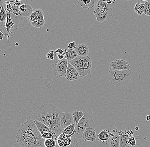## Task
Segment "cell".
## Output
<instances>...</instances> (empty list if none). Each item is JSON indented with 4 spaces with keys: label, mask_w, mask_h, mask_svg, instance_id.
I'll list each match as a JSON object with an SVG mask.
<instances>
[{
    "label": "cell",
    "mask_w": 150,
    "mask_h": 147,
    "mask_svg": "<svg viewBox=\"0 0 150 147\" xmlns=\"http://www.w3.org/2000/svg\"></svg>",
    "instance_id": "47"
},
{
    "label": "cell",
    "mask_w": 150,
    "mask_h": 147,
    "mask_svg": "<svg viewBox=\"0 0 150 147\" xmlns=\"http://www.w3.org/2000/svg\"><path fill=\"white\" fill-rule=\"evenodd\" d=\"M120 1H122V0H120Z\"/></svg>",
    "instance_id": "45"
},
{
    "label": "cell",
    "mask_w": 150,
    "mask_h": 147,
    "mask_svg": "<svg viewBox=\"0 0 150 147\" xmlns=\"http://www.w3.org/2000/svg\"><path fill=\"white\" fill-rule=\"evenodd\" d=\"M109 147H120V136L118 134H114L108 141Z\"/></svg>",
    "instance_id": "20"
},
{
    "label": "cell",
    "mask_w": 150,
    "mask_h": 147,
    "mask_svg": "<svg viewBox=\"0 0 150 147\" xmlns=\"http://www.w3.org/2000/svg\"><path fill=\"white\" fill-rule=\"evenodd\" d=\"M144 13L147 16H150V1H147L144 4Z\"/></svg>",
    "instance_id": "28"
},
{
    "label": "cell",
    "mask_w": 150,
    "mask_h": 147,
    "mask_svg": "<svg viewBox=\"0 0 150 147\" xmlns=\"http://www.w3.org/2000/svg\"><path fill=\"white\" fill-rule=\"evenodd\" d=\"M69 63L73 65L77 70L80 77H83L91 74V58L90 56H78L72 60L69 61Z\"/></svg>",
    "instance_id": "5"
},
{
    "label": "cell",
    "mask_w": 150,
    "mask_h": 147,
    "mask_svg": "<svg viewBox=\"0 0 150 147\" xmlns=\"http://www.w3.org/2000/svg\"><path fill=\"white\" fill-rule=\"evenodd\" d=\"M34 121L35 124L41 134L42 135V134L47 132H50L52 133L55 134L53 131H52L51 129L43 122H41L39 121L36 120H34Z\"/></svg>",
    "instance_id": "18"
},
{
    "label": "cell",
    "mask_w": 150,
    "mask_h": 147,
    "mask_svg": "<svg viewBox=\"0 0 150 147\" xmlns=\"http://www.w3.org/2000/svg\"><path fill=\"white\" fill-rule=\"evenodd\" d=\"M95 127V124L92 117L88 113L85 112L78 124H76L75 134L73 136L76 138H81L85 129L87 128H94Z\"/></svg>",
    "instance_id": "6"
},
{
    "label": "cell",
    "mask_w": 150,
    "mask_h": 147,
    "mask_svg": "<svg viewBox=\"0 0 150 147\" xmlns=\"http://www.w3.org/2000/svg\"><path fill=\"white\" fill-rule=\"evenodd\" d=\"M4 0H0V6H3Z\"/></svg>",
    "instance_id": "37"
},
{
    "label": "cell",
    "mask_w": 150,
    "mask_h": 147,
    "mask_svg": "<svg viewBox=\"0 0 150 147\" xmlns=\"http://www.w3.org/2000/svg\"><path fill=\"white\" fill-rule=\"evenodd\" d=\"M63 111L51 104L42 105L33 115L32 119L39 121L49 127L59 136L62 133L60 119Z\"/></svg>",
    "instance_id": "1"
},
{
    "label": "cell",
    "mask_w": 150,
    "mask_h": 147,
    "mask_svg": "<svg viewBox=\"0 0 150 147\" xmlns=\"http://www.w3.org/2000/svg\"><path fill=\"white\" fill-rule=\"evenodd\" d=\"M7 17V13L5 9L4 6H1V12H0V22L2 23H4L6 20Z\"/></svg>",
    "instance_id": "25"
},
{
    "label": "cell",
    "mask_w": 150,
    "mask_h": 147,
    "mask_svg": "<svg viewBox=\"0 0 150 147\" xmlns=\"http://www.w3.org/2000/svg\"><path fill=\"white\" fill-rule=\"evenodd\" d=\"M105 2L108 4L110 5L112 2V0H103Z\"/></svg>",
    "instance_id": "35"
},
{
    "label": "cell",
    "mask_w": 150,
    "mask_h": 147,
    "mask_svg": "<svg viewBox=\"0 0 150 147\" xmlns=\"http://www.w3.org/2000/svg\"><path fill=\"white\" fill-rule=\"evenodd\" d=\"M130 65L125 60L117 59L114 60L110 64L109 69L110 71L113 70H123L130 69Z\"/></svg>",
    "instance_id": "9"
},
{
    "label": "cell",
    "mask_w": 150,
    "mask_h": 147,
    "mask_svg": "<svg viewBox=\"0 0 150 147\" xmlns=\"http://www.w3.org/2000/svg\"><path fill=\"white\" fill-rule=\"evenodd\" d=\"M97 135L96 134L94 128H87L85 129L82 138L86 142H94L96 140Z\"/></svg>",
    "instance_id": "14"
},
{
    "label": "cell",
    "mask_w": 150,
    "mask_h": 147,
    "mask_svg": "<svg viewBox=\"0 0 150 147\" xmlns=\"http://www.w3.org/2000/svg\"><path fill=\"white\" fill-rule=\"evenodd\" d=\"M77 42L76 41H72L70 42L68 45V49H75L77 46Z\"/></svg>",
    "instance_id": "30"
},
{
    "label": "cell",
    "mask_w": 150,
    "mask_h": 147,
    "mask_svg": "<svg viewBox=\"0 0 150 147\" xmlns=\"http://www.w3.org/2000/svg\"><path fill=\"white\" fill-rule=\"evenodd\" d=\"M118 132L117 128H115L111 131L109 129H104L100 131V133L97 135L98 140L102 143H106L108 142L110 138L114 134Z\"/></svg>",
    "instance_id": "10"
},
{
    "label": "cell",
    "mask_w": 150,
    "mask_h": 147,
    "mask_svg": "<svg viewBox=\"0 0 150 147\" xmlns=\"http://www.w3.org/2000/svg\"><path fill=\"white\" fill-rule=\"evenodd\" d=\"M129 143L130 144V146H135L136 144V140L134 136H131V137L129 138Z\"/></svg>",
    "instance_id": "31"
},
{
    "label": "cell",
    "mask_w": 150,
    "mask_h": 147,
    "mask_svg": "<svg viewBox=\"0 0 150 147\" xmlns=\"http://www.w3.org/2000/svg\"><path fill=\"white\" fill-rule=\"evenodd\" d=\"M21 1H22V0H21Z\"/></svg>",
    "instance_id": "44"
},
{
    "label": "cell",
    "mask_w": 150,
    "mask_h": 147,
    "mask_svg": "<svg viewBox=\"0 0 150 147\" xmlns=\"http://www.w3.org/2000/svg\"><path fill=\"white\" fill-rule=\"evenodd\" d=\"M112 1H116V0H112Z\"/></svg>",
    "instance_id": "43"
},
{
    "label": "cell",
    "mask_w": 150,
    "mask_h": 147,
    "mask_svg": "<svg viewBox=\"0 0 150 147\" xmlns=\"http://www.w3.org/2000/svg\"><path fill=\"white\" fill-rule=\"evenodd\" d=\"M118 134L120 136V147H129V136L125 133V131L118 132Z\"/></svg>",
    "instance_id": "17"
},
{
    "label": "cell",
    "mask_w": 150,
    "mask_h": 147,
    "mask_svg": "<svg viewBox=\"0 0 150 147\" xmlns=\"http://www.w3.org/2000/svg\"><path fill=\"white\" fill-rule=\"evenodd\" d=\"M124 1H125L126 2V1H138V0H124Z\"/></svg>",
    "instance_id": "39"
},
{
    "label": "cell",
    "mask_w": 150,
    "mask_h": 147,
    "mask_svg": "<svg viewBox=\"0 0 150 147\" xmlns=\"http://www.w3.org/2000/svg\"><path fill=\"white\" fill-rule=\"evenodd\" d=\"M24 1H25V0H22V1H21V0H15V2L14 3H15V4L16 6L20 7L23 4Z\"/></svg>",
    "instance_id": "32"
},
{
    "label": "cell",
    "mask_w": 150,
    "mask_h": 147,
    "mask_svg": "<svg viewBox=\"0 0 150 147\" xmlns=\"http://www.w3.org/2000/svg\"><path fill=\"white\" fill-rule=\"evenodd\" d=\"M16 46L18 45V44H16Z\"/></svg>",
    "instance_id": "42"
},
{
    "label": "cell",
    "mask_w": 150,
    "mask_h": 147,
    "mask_svg": "<svg viewBox=\"0 0 150 147\" xmlns=\"http://www.w3.org/2000/svg\"><path fill=\"white\" fill-rule=\"evenodd\" d=\"M74 50L78 56L84 57L88 56L89 53V48L85 44L80 43L77 46Z\"/></svg>",
    "instance_id": "16"
},
{
    "label": "cell",
    "mask_w": 150,
    "mask_h": 147,
    "mask_svg": "<svg viewBox=\"0 0 150 147\" xmlns=\"http://www.w3.org/2000/svg\"><path fill=\"white\" fill-rule=\"evenodd\" d=\"M31 6L28 4L27 0H25L22 5L19 7V13L21 16L28 17L33 11Z\"/></svg>",
    "instance_id": "15"
},
{
    "label": "cell",
    "mask_w": 150,
    "mask_h": 147,
    "mask_svg": "<svg viewBox=\"0 0 150 147\" xmlns=\"http://www.w3.org/2000/svg\"><path fill=\"white\" fill-rule=\"evenodd\" d=\"M16 142L22 147H45V139L35 124L34 120L22 123L16 136Z\"/></svg>",
    "instance_id": "2"
},
{
    "label": "cell",
    "mask_w": 150,
    "mask_h": 147,
    "mask_svg": "<svg viewBox=\"0 0 150 147\" xmlns=\"http://www.w3.org/2000/svg\"></svg>",
    "instance_id": "46"
},
{
    "label": "cell",
    "mask_w": 150,
    "mask_h": 147,
    "mask_svg": "<svg viewBox=\"0 0 150 147\" xmlns=\"http://www.w3.org/2000/svg\"><path fill=\"white\" fill-rule=\"evenodd\" d=\"M146 120L147 121H150V115H148L146 117Z\"/></svg>",
    "instance_id": "38"
},
{
    "label": "cell",
    "mask_w": 150,
    "mask_h": 147,
    "mask_svg": "<svg viewBox=\"0 0 150 147\" xmlns=\"http://www.w3.org/2000/svg\"><path fill=\"white\" fill-rule=\"evenodd\" d=\"M45 23V20H36L31 22V24L34 27L42 28L44 27Z\"/></svg>",
    "instance_id": "27"
},
{
    "label": "cell",
    "mask_w": 150,
    "mask_h": 147,
    "mask_svg": "<svg viewBox=\"0 0 150 147\" xmlns=\"http://www.w3.org/2000/svg\"><path fill=\"white\" fill-rule=\"evenodd\" d=\"M42 12H43V11L42 9L39 8L33 9L32 13L30 14V15L27 17L29 23H31L33 21L37 20L39 14Z\"/></svg>",
    "instance_id": "19"
},
{
    "label": "cell",
    "mask_w": 150,
    "mask_h": 147,
    "mask_svg": "<svg viewBox=\"0 0 150 147\" xmlns=\"http://www.w3.org/2000/svg\"><path fill=\"white\" fill-rule=\"evenodd\" d=\"M57 57L59 60H63L65 58V55L63 53H60V54H58Z\"/></svg>",
    "instance_id": "34"
},
{
    "label": "cell",
    "mask_w": 150,
    "mask_h": 147,
    "mask_svg": "<svg viewBox=\"0 0 150 147\" xmlns=\"http://www.w3.org/2000/svg\"><path fill=\"white\" fill-rule=\"evenodd\" d=\"M94 14L97 22L105 23L112 17V8L103 0H97L95 6Z\"/></svg>",
    "instance_id": "4"
},
{
    "label": "cell",
    "mask_w": 150,
    "mask_h": 147,
    "mask_svg": "<svg viewBox=\"0 0 150 147\" xmlns=\"http://www.w3.org/2000/svg\"><path fill=\"white\" fill-rule=\"evenodd\" d=\"M4 33L2 31L0 30V40L2 41L3 39Z\"/></svg>",
    "instance_id": "36"
},
{
    "label": "cell",
    "mask_w": 150,
    "mask_h": 147,
    "mask_svg": "<svg viewBox=\"0 0 150 147\" xmlns=\"http://www.w3.org/2000/svg\"><path fill=\"white\" fill-rule=\"evenodd\" d=\"M76 125V124L75 123H73V124L67 126L66 128L63 129L62 133L69 135L71 136H73L75 134V130Z\"/></svg>",
    "instance_id": "22"
},
{
    "label": "cell",
    "mask_w": 150,
    "mask_h": 147,
    "mask_svg": "<svg viewBox=\"0 0 150 147\" xmlns=\"http://www.w3.org/2000/svg\"><path fill=\"white\" fill-rule=\"evenodd\" d=\"M78 56L74 49H66L65 55V58L68 61L72 60Z\"/></svg>",
    "instance_id": "21"
},
{
    "label": "cell",
    "mask_w": 150,
    "mask_h": 147,
    "mask_svg": "<svg viewBox=\"0 0 150 147\" xmlns=\"http://www.w3.org/2000/svg\"><path fill=\"white\" fill-rule=\"evenodd\" d=\"M69 61L65 58L60 60L56 57L52 63V73L59 77H65Z\"/></svg>",
    "instance_id": "8"
},
{
    "label": "cell",
    "mask_w": 150,
    "mask_h": 147,
    "mask_svg": "<svg viewBox=\"0 0 150 147\" xmlns=\"http://www.w3.org/2000/svg\"><path fill=\"white\" fill-rule=\"evenodd\" d=\"M64 77L67 80L74 81L78 79L80 77V76L77 70L75 69L72 65L69 63Z\"/></svg>",
    "instance_id": "12"
},
{
    "label": "cell",
    "mask_w": 150,
    "mask_h": 147,
    "mask_svg": "<svg viewBox=\"0 0 150 147\" xmlns=\"http://www.w3.org/2000/svg\"><path fill=\"white\" fill-rule=\"evenodd\" d=\"M1 6H0V12H1Z\"/></svg>",
    "instance_id": "41"
},
{
    "label": "cell",
    "mask_w": 150,
    "mask_h": 147,
    "mask_svg": "<svg viewBox=\"0 0 150 147\" xmlns=\"http://www.w3.org/2000/svg\"><path fill=\"white\" fill-rule=\"evenodd\" d=\"M73 123H74V118L72 113L63 112L60 119L61 126L63 130Z\"/></svg>",
    "instance_id": "13"
},
{
    "label": "cell",
    "mask_w": 150,
    "mask_h": 147,
    "mask_svg": "<svg viewBox=\"0 0 150 147\" xmlns=\"http://www.w3.org/2000/svg\"><path fill=\"white\" fill-rule=\"evenodd\" d=\"M57 56V53L55 51L51 50L47 54L46 57L47 59L54 60Z\"/></svg>",
    "instance_id": "29"
},
{
    "label": "cell",
    "mask_w": 150,
    "mask_h": 147,
    "mask_svg": "<svg viewBox=\"0 0 150 147\" xmlns=\"http://www.w3.org/2000/svg\"><path fill=\"white\" fill-rule=\"evenodd\" d=\"M44 145L45 147H55L56 146V140L52 138L45 139Z\"/></svg>",
    "instance_id": "26"
},
{
    "label": "cell",
    "mask_w": 150,
    "mask_h": 147,
    "mask_svg": "<svg viewBox=\"0 0 150 147\" xmlns=\"http://www.w3.org/2000/svg\"><path fill=\"white\" fill-rule=\"evenodd\" d=\"M72 140V136L62 133L57 138V144L59 147H70L73 143Z\"/></svg>",
    "instance_id": "11"
},
{
    "label": "cell",
    "mask_w": 150,
    "mask_h": 147,
    "mask_svg": "<svg viewBox=\"0 0 150 147\" xmlns=\"http://www.w3.org/2000/svg\"><path fill=\"white\" fill-rule=\"evenodd\" d=\"M74 118V123L76 124H77L80 120L84 116V113L82 111L79 110H76L73 111L72 113Z\"/></svg>",
    "instance_id": "23"
},
{
    "label": "cell",
    "mask_w": 150,
    "mask_h": 147,
    "mask_svg": "<svg viewBox=\"0 0 150 147\" xmlns=\"http://www.w3.org/2000/svg\"><path fill=\"white\" fill-rule=\"evenodd\" d=\"M134 10L136 13L140 16L142 15L144 13V4L140 2L137 3L135 6Z\"/></svg>",
    "instance_id": "24"
},
{
    "label": "cell",
    "mask_w": 150,
    "mask_h": 147,
    "mask_svg": "<svg viewBox=\"0 0 150 147\" xmlns=\"http://www.w3.org/2000/svg\"><path fill=\"white\" fill-rule=\"evenodd\" d=\"M56 53L58 54H60V53H63V54L65 55L66 51V49H56L55 51Z\"/></svg>",
    "instance_id": "33"
},
{
    "label": "cell",
    "mask_w": 150,
    "mask_h": 147,
    "mask_svg": "<svg viewBox=\"0 0 150 147\" xmlns=\"http://www.w3.org/2000/svg\"><path fill=\"white\" fill-rule=\"evenodd\" d=\"M6 13H7V17H6V20L4 24H2V25L4 26V27L5 29V30L6 31V34L5 35L7 37L9 47L11 49L9 39L10 36H13L16 34L18 23H17L16 20L15 19L16 18L18 17L12 15L8 12H6Z\"/></svg>",
    "instance_id": "7"
},
{
    "label": "cell",
    "mask_w": 150,
    "mask_h": 147,
    "mask_svg": "<svg viewBox=\"0 0 150 147\" xmlns=\"http://www.w3.org/2000/svg\"><path fill=\"white\" fill-rule=\"evenodd\" d=\"M142 1H149V0H142Z\"/></svg>",
    "instance_id": "40"
},
{
    "label": "cell",
    "mask_w": 150,
    "mask_h": 147,
    "mask_svg": "<svg viewBox=\"0 0 150 147\" xmlns=\"http://www.w3.org/2000/svg\"><path fill=\"white\" fill-rule=\"evenodd\" d=\"M132 77V72L130 69L109 71L108 73L110 82L117 87L128 84L131 82Z\"/></svg>",
    "instance_id": "3"
}]
</instances>
